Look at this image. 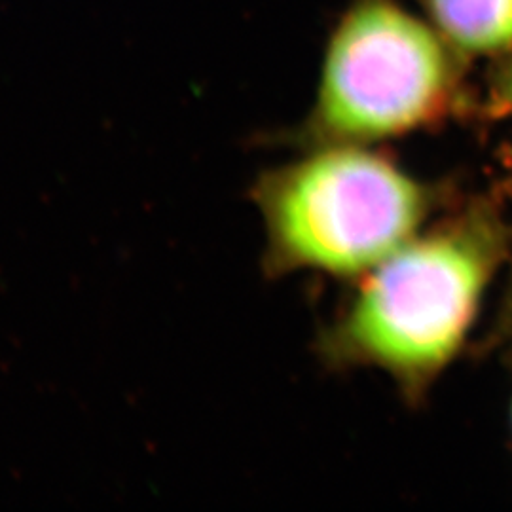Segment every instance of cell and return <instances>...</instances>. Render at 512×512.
<instances>
[{
    "instance_id": "3",
    "label": "cell",
    "mask_w": 512,
    "mask_h": 512,
    "mask_svg": "<svg viewBox=\"0 0 512 512\" xmlns=\"http://www.w3.org/2000/svg\"><path fill=\"white\" fill-rule=\"evenodd\" d=\"M463 55L395 0H353L330 37L300 147L376 145L465 103Z\"/></svg>"
},
{
    "instance_id": "7",
    "label": "cell",
    "mask_w": 512,
    "mask_h": 512,
    "mask_svg": "<svg viewBox=\"0 0 512 512\" xmlns=\"http://www.w3.org/2000/svg\"><path fill=\"white\" fill-rule=\"evenodd\" d=\"M511 429H512V397H511Z\"/></svg>"
},
{
    "instance_id": "5",
    "label": "cell",
    "mask_w": 512,
    "mask_h": 512,
    "mask_svg": "<svg viewBox=\"0 0 512 512\" xmlns=\"http://www.w3.org/2000/svg\"><path fill=\"white\" fill-rule=\"evenodd\" d=\"M509 340H512V253L511 275H509L505 296H503V302H501L499 311L495 315L494 325L490 327V332L486 334V338L482 342V349L490 351V349L507 344Z\"/></svg>"
},
{
    "instance_id": "2",
    "label": "cell",
    "mask_w": 512,
    "mask_h": 512,
    "mask_svg": "<svg viewBox=\"0 0 512 512\" xmlns=\"http://www.w3.org/2000/svg\"><path fill=\"white\" fill-rule=\"evenodd\" d=\"M251 188L262 215V272L361 279L418 236L446 194L365 145L304 148Z\"/></svg>"
},
{
    "instance_id": "4",
    "label": "cell",
    "mask_w": 512,
    "mask_h": 512,
    "mask_svg": "<svg viewBox=\"0 0 512 512\" xmlns=\"http://www.w3.org/2000/svg\"><path fill=\"white\" fill-rule=\"evenodd\" d=\"M429 23L463 57L512 54V0H418Z\"/></svg>"
},
{
    "instance_id": "1",
    "label": "cell",
    "mask_w": 512,
    "mask_h": 512,
    "mask_svg": "<svg viewBox=\"0 0 512 512\" xmlns=\"http://www.w3.org/2000/svg\"><path fill=\"white\" fill-rule=\"evenodd\" d=\"M511 253V226L488 200L423 228L359 279L319 336L323 363L380 370L406 403L418 406L467 344Z\"/></svg>"
},
{
    "instance_id": "6",
    "label": "cell",
    "mask_w": 512,
    "mask_h": 512,
    "mask_svg": "<svg viewBox=\"0 0 512 512\" xmlns=\"http://www.w3.org/2000/svg\"><path fill=\"white\" fill-rule=\"evenodd\" d=\"M494 105L501 114L512 118V54L505 55L494 76Z\"/></svg>"
}]
</instances>
